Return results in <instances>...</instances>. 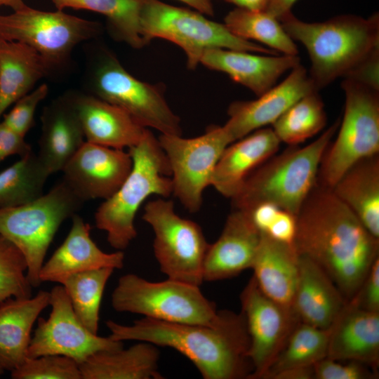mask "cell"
I'll return each mask as SVG.
<instances>
[{
	"label": "cell",
	"mask_w": 379,
	"mask_h": 379,
	"mask_svg": "<svg viewBox=\"0 0 379 379\" xmlns=\"http://www.w3.org/2000/svg\"><path fill=\"white\" fill-rule=\"evenodd\" d=\"M290 37L307 49L309 75L317 91L336 79L346 78L379 51V14L368 18L343 14L323 22H307L292 13L279 20Z\"/></svg>",
	"instance_id": "cell-3"
},
{
	"label": "cell",
	"mask_w": 379,
	"mask_h": 379,
	"mask_svg": "<svg viewBox=\"0 0 379 379\" xmlns=\"http://www.w3.org/2000/svg\"><path fill=\"white\" fill-rule=\"evenodd\" d=\"M11 372L13 379H81L79 364L62 355L27 357Z\"/></svg>",
	"instance_id": "cell-38"
},
{
	"label": "cell",
	"mask_w": 379,
	"mask_h": 379,
	"mask_svg": "<svg viewBox=\"0 0 379 379\" xmlns=\"http://www.w3.org/2000/svg\"><path fill=\"white\" fill-rule=\"evenodd\" d=\"M226 2L234 4L237 8H241L251 11H265L268 6L270 0H224Z\"/></svg>",
	"instance_id": "cell-47"
},
{
	"label": "cell",
	"mask_w": 379,
	"mask_h": 379,
	"mask_svg": "<svg viewBox=\"0 0 379 379\" xmlns=\"http://www.w3.org/2000/svg\"><path fill=\"white\" fill-rule=\"evenodd\" d=\"M92 59L87 71L90 94L121 107L145 128L182 135L180 119L167 103L161 86L135 78L106 50Z\"/></svg>",
	"instance_id": "cell-9"
},
{
	"label": "cell",
	"mask_w": 379,
	"mask_h": 379,
	"mask_svg": "<svg viewBox=\"0 0 379 379\" xmlns=\"http://www.w3.org/2000/svg\"><path fill=\"white\" fill-rule=\"evenodd\" d=\"M313 368L317 379H372L378 376L375 371L360 362L343 363L328 357L317 361Z\"/></svg>",
	"instance_id": "cell-40"
},
{
	"label": "cell",
	"mask_w": 379,
	"mask_h": 379,
	"mask_svg": "<svg viewBox=\"0 0 379 379\" xmlns=\"http://www.w3.org/2000/svg\"><path fill=\"white\" fill-rule=\"evenodd\" d=\"M296 220V251L317 263L350 301L379 258V239L331 189L317 182Z\"/></svg>",
	"instance_id": "cell-1"
},
{
	"label": "cell",
	"mask_w": 379,
	"mask_h": 379,
	"mask_svg": "<svg viewBox=\"0 0 379 379\" xmlns=\"http://www.w3.org/2000/svg\"><path fill=\"white\" fill-rule=\"evenodd\" d=\"M296 229V215L275 206L268 214L262 232L277 241L293 244Z\"/></svg>",
	"instance_id": "cell-41"
},
{
	"label": "cell",
	"mask_w": 379,
	"mask_h": 379,
	"mask_svg": "<svg viewBox=\"0 0 379 379\" xmlns=\"http://www.w3.org/2000/svg\"><path fill=\"white\" fill-rule=\"evenodd\" d=\"M3 6L11 8L13 11L23 9L27 6L23 0H0V7Z\"/></svg>",
	"instance_id": "cell-49"
},
{
	"label": "cell",
	"mask_w": 379,
	"mask_h": 379,
	"mask_svg": "<svg viewBox=\"0 0 379 379\" xmlns=\"http://www.w3.org/2000/svg\"><path fill=\"white\" fill-rule=\"evenodd\" d=\"M224 24L238 37L260 42L279 54H298L296 44L284 30L280 21L266 11L236 7L226 15Z\"/></svg>",
	"instance_id": "cell-32"
},
{
	"label": "cell",
	"mask_w": 379,
	"mask_h": 379,
	"mask_svg": "<svg viewBox=\"0 0 379 379\" xmlns=\"http://www.w3.org/2000/svg\"><path fill=\"white\" fill-rule=\"evenodd\" d=\"M146 0H52L57 10L91 11L106 17L113 37L133 48L147 44L141 29V13Z\"/></svg>",
	"instance_id": "cell-31"
},
{
	"label": "cell",
	"mask_w": 379,
	"mask_h": 379,
	"mask_svg": "<svg viewBox=\"0 0 379 379\" xmlns=\"http://www.w3.org/2000/svg\"><path fill=\"white\" fill-rule=\"evenodd\" d=\"M157 345L143 341L128 349L95 352L79 364L81 379H161Z\"/></svg>",
	"instance_id": "cell-28"
},
{
	"label": "cell",
	"mask_w": 379,
	"mask_h": 379,
	"mask_svg": "<svg viewBox=\"0 0 379 379\" xmlns=\"http://www.w3.org/2000/svg\"><path fill=\"white\" fill-rule=\"evenodd\" d=\"M318 92L301 98L272 124L281 142L298 145L324 128L327 117Z\"/></svg>",
	"instance_id": "cell-36"
},
{
	"label": "cell",
	"mask_w": 379,
	"mask_h": 379,
	"mask_svg": "<svg viewBox=\"0 0 379 379\" xmlns=\"http://www.w3.org/2000/svg\"><path fill=\"white\" fill-rule=\"evenodd\" d=\"M51 174L31 152L0 172V208L29 203L44 194Z\"/></svg>",
	"instance_id": "cell-33"
},
{
	"label": "cell",
	"mask_w": 379,
	"mask_h": 379,
	"mask_svg": "<svg viewBox=\"0 0 379 379\" xmlns=\"http://www.w3.org/2000/svg\"><path fill=\"white\" fill-rule=\"evenodd\" d=\"M114 270L103 267L79 272L68 277L61 284L77 318L94 334H98L104 290Z\"/></svg>",
	"instance_id": "cell-35"
},
{
	"label": "cell",
	"mask_w": 379,
	"mask_h": 379,
	"mask_svg": "<svg viewBox=\"0 0 379 379\" xmlns=\"http://www.w3.org/2000/svg\"><path fill=\"white\" fill-rule=\"evenodd\" d=\"M314 378L313 366L297 367L281 371L271 379H312Z\"/></svg>",
	"instance_id": "cell-45"
},
{
	"label": "cell",
	"mask_w": 379,
	"mask_h": 379,
	"mask_svg": "<svg viewBox=\"0 0 379 379\" xmlns=\"http://www.w3.org/2000/svg\"><path fill=\"white\" fill-rule=\"evenodd\" d=\"M27 265L22 252L0 234V303L8 298L32 297Z\"/></svg>",
	"instance_id": "cell-37"
},
{
	"label": "cell",
	"mask_w": 379,
	"mask_h": 379,
	"mask_svg": "<svg viewBox=\"0 0 379 379\" xmlns=\"http://www.w3.org/2000/svg\"><path fill=\"white\" fill-rule=\"evenodd\" d=\"M379 91V51L359 65L346 78Z\"/></svg>",
	"instance_id": "cell-44"
},
{
	"label": "cell",
	"mask_w": 379,
	"mask_h": 379,
	"mask_svg": "<svg viewBox=\"0 0 379 379\" xmlns=\"http://www.w3.org/2000/svg\"><path fill=\"white\" fill-rule=\"evenodd\" d=\"M330 331L299 321L263 379L284 370L313 366L326 357Z\"/></svg>",
	"instance_id": "cell-34"
},
{
	"label": "cell",
	"mask_w": 379,
	"mask_h": 379,
	"mask_svg": "<svg viewBox=\"0 0 379 379\" xmlns=\"http://www.w3.org/2000/svg\"><path fill=\"white\" fill-rule=\"evenodd\" d=\"M281 142L272 128L263 127L230 143L215 168L211 185L232 199L247 177L277 152Z\"/></svg>",
	"instance_id": "cell-23"
},
{
	"label": "cell",
	"mask_w": 379,
	"mask_h": 379,
	"mask_svg": "<svg viewBox=\"0 0 379 379\" xmlns=\"http://www.w3.org/2000/svg\"><path fill=\"white\" fill-rule=\"evenodd\" d=\"M298 0H270L265 10L279 20L291 12V8Z\"/></svg>",
	"instance_id": "cell-46"
},
{
	"label": "cell",
	"mask_w": 379,
	"mask_h": 379,
	"mask_svg": "<svg viewBox=\"0 0 379 379\" xmlns=\"http://www.w3.org/2000/svg\"><path fill=\"white\" fill-rule=\"evenodd\" d=\"M111 303L117 312L168 322L211 324L218 315L198 286L169 278L151 281L131 273L119 279Z\"/></svg>",
	"instance_id": "cell-10"
},
{
	"label": "cell",
	"mask_w": 379,
	"mask_h": 379,
	"mask_svg": "<svg viewBox=\"0 0 379 379\" xmlns=\"http://www.w3.org/2000/svg\"><path fill=\"white\" fill-rule=\"evenodd\" d=\"M50 70L33 48L0 39V119L10 106L30 92Z\"/></svg>",
	"instance_id": "cell-30"
},
{
	"label": "cell",
	"mask_w": 379,
	"mask_h": 379,
	"mask_svg": "<svg viewBox=\"0 0 379 379\" xmlns=\"http://www.w3.org/2000/svg\"><path fill=\"white\" fill-rule=\"evenodd\" d=\"M347 304L327 274L309 258L300 255L292 309L300 322L330 328Z\"/></svg>",
	"instance_id": "cell-24"
},
{
	"label": "cell",
	"mask_w": 379,
	"mask_h": 379,
	"mask_svg": "<svg viewBox=\"0 0 379 379\" xmlns=\"http://www.w3.org/2000/svg\"><path fill=\"white\" fill-rule=\"evenodd\" d=\"M240 301L250 340L248 356L253 371L248 378L263 379L300 321L291 307L264 294L253 276L241 291Z\"/></svg>",
	"instance_id": "cell-15"
},
{
	"label": "cell",
	"mask_w": 379,
	"mask_h": 379,
	"mask_svg": "<svg viewBox=\"0 0 379 379\" xmlns=\"http://www.w3.org/2000/svg\"><path fill=\"white\" fill-rule=\"evenodd\" d=\"M48 93V86L46 84L39 85L16 101L13 108L3 115L1 121L12 131L25 137L33 126L37 106Z\"/></svg>",
	"instance_id": "cell-39"
},
{
	"label": "cell",
	"mask_w": 379,
	"mask_h": 379,
	"mask_svg": "<svg viewBox=\"0 0 379 379\" xmlns=\"http://www.w3.org/2000/svg\"><path fill=\"white\" fill-rule=\"evenodd\" d=\"M4 369L1 367V366L0 365V375H1V373H3V371Z\"/></svg>",
	"instance_id": "cell-50"
},
{
	"label": "cell",
	"mask_w": 379,
	"mask_h": 379,
	"mask_svg": "<svg viewBox=\"0 0 379 379\" xmlns=\"http://www.w3.org/2000/svg\"><path fill=\"white\" fill-rule=\"evenodd\" d=\"M140 23L147 44L157 38L175 44L186 54L187 67L190 69L197 68L201 55L209 48L279 55L260 44L238 37L224 23L211 20L196 10L169 5L159 0L145 1Z\"/></svg>",
	"instance_id": "cell-7"
},
{
	"label": "cell",
	"mask_w": 379,
	"mask_h": 379,
	"mask_svg": "<svg viewBox=\"0 0 379 379\" xmlns=\"http://www.w3.org/2000/svg\"><path fill=\"white\" fill-rule=\"evenodd\" d=\"M340 121L338 119L309 145H289L258 166L231 199L233 208L248 211L270 203L297 215L317 182L321 160Z\"/></svg>",
	"instance_id": "cell-4"
},
{
	"label": "cell",
	"mask_w": 379,
	"mask_h": 379,
	"mask_svg": "<svg viewBox=\"0 0 379 379\" xmlns=\"http://www.w3.org/2000/svg\"><path fill=\"white\" fill-rule=\"evenodd\" d=\"M48 305L50 291H46L0 303V365L4 369L12 371L27 358L32 327Z\"/></svg>",
	"instance_id": "cell-27"
},
{
	"label": "cell",
	"mask_w": 379,
	"mask_h": 379,
	"mask_svg": "<svg viewBox=\"0 0 379 379\" xmlns=\"http://www.w3.org/2000/svg\"><path fill=\"white\" fill-rule=\"evenodd\" d=\"M133 166L128 152L86 141L62 170L64 181L84 201L112 197Z\"/></svg>",
	"instance_id": "cell-16"
},
{
	"label": "cell",
	"mask_w": 379,
	"mask_h": 379,
	"mask_svg": "<svg viewBox=\"0 0 379 379\" xmlns=\"http://www.w3.org/2000/svg\"><path fill=\"white\" fill-rule=\"evenodd\" d=\"M67 94L88 142L129 149L141 140L148 129L121 107L88 93Z\"/></svg>",
	"instance_id": "cell-19"
},
{
	"label": "cell",
	"mask_w": 379,
	"mask_h": 379,
	"mask_svg": "<svg viewBox=\"0 0 379 379\" xmlns=\"http://www.w3.org/2000/svg\"><path fill=\"white\" fill-rule=\"evenodd\" d=\"M347 302L366 311L379 312V258L373 263L356 295Z\"/></svg>",
	"instance_id": "cell-42"
},
{
	"label": "cell",
	"mask_w": 379,
	"mask_h": 379,
	"mask_svg": "<svg viewBox=\"0 0 379 379\" xmlns=\"http://www.w3.org/2000/svg\"><path fill=\"white\" fill-rule=\"evenodd\" d=\"M31 152V146L25 141V137L0 121V162L9 156L18 154L22 157Z\"/></svg>",
	"instance_id": "cell-43"
},
{
	"label": "cell",
	"mask_w": 379,
	"mask_h": 379,
	"mask_svg": "<svg viewBox=\"0 0 379 379\" xmlns=\"http://www.w3.org/2000/svg\"><path fill=\"white\" fill-rule=\"evenodd\" d=\"M41 121V133L37 154L51 175L62 171L86 139L67 93L44 107Z\"/></svg>",
	"instance_id": "cell-25"
},
{
	"label": "cell",
	"mask_w": 379,
	"mask_h": 379,
	"mask_svg": "<svg viewBox=\"0 0 379 379\" xmlns=\"http://www.w3.org/2000/svg\"><path fill=\"white\" fill-rule=\"evenodd\" d=\"M84 202L62 180L29 203L0 208V234L23 254L27 265V277L32 288L41 284L39 272L57 231Z\"/></svg>",
	"instance_id": "cell-6"
},
{
	"label": "cell",
	"mask_w": 379,
	"mask_h": 379,
	"mask_svg": "<svg viewBox=\"0 0 379 379\" xmlns=\"http://www.w3.org/2000/svg\"><path fill=\"white\" fill-rule=\"evenodd\" d=\"M344 114L320 162L317 184L332 189L356 162L379 153V91L344 79Z\"/></svg>",
	"instance_id": "cell-8"
},
{
	"label": "cell",
	"mask_w": 379,
	"mask_h": 379,
	"mask_svg": "<svg viewBox=\"0 0 379 379\" xmlns=\"http://www.w3.org/2000/svg\"><path fill=\"white\" fill-rule=\"evenodd\" d=\"M200 64L226 74L259 96L274 86L285 72L300 64V60L298 55L209 48L201 55Z\"/></svg>",
	"instance_id": "cell-20"
},
{
	"label": "cell",
	"mask_w": 379,
	"mask_h": 379,
	"mask_svg": "<svg viewBox=\"0 0 379 379\" xmlns=\"http://www.w3.org/2000/svg\"><path fill=\"white\" fill-rule=\"evenodd\" d=\"M50 305L49 317L37 319V327L30 340L27 357L62 355L80 364L98 351L123 347L122 341L114 340L109 336H99L83 325L61 284L50 291Z\"/></svg>",
	"instance_id": "cell-14"
},
{
	"label": "cell",
	"mask_w": 379,
	"mask_h": 379,
	"mask_svg": "<svg viewBox=\"0 0 379 379\" xmlns=\"http://www.w3.org/2000/svg\"><path fill=\"white\" fill-rule=\"evenodd\" d=\"M142 218L154 232V253L161 271L169 279L200 286L209 245L201 227L178 215L174 202L163 197L148 201Z\"/></svg>",
	"instance_id": "cell-11"
},
{
	"label": "cell",
	"mask_w": 379,
	"mask_h": 379,
	"mask_svg": "<svg viewBox=\"0 0 379 379\" xmlns=\"http://www.w3.org/2000/svg\"><path fill=\"white\" fill-rule=\"evenodd\" d=\"M109 335L118 341H143L173 348L190 360L204 379L248 378L249 335L243 314L218 310L211 324H185L144 317L131 325L108 320Z\"/></svg>",
	"instance_id": "cell-2"
},
{
	"label": "cell",
	"mask_w": 379,
	"mask_h": 379,
	"mask_svg": "<svg viewBox=\"0 0 379 379\" xmlns=\"http://www.w3.org/2000/svg\"><path fill=\"white\" fill-rule=\"evenodd\" d=\"M159 145L168 161L173 194L190 213L198 212L217 163L231 142L223 126H211L197 137L161 134Z\"/></svg>",
	"instance_id": "cell-13"
},
{
	"label": "cell",
	"mask_w": 379,
	"mask_h": 379,
	"mask_svg": "<svg viewBox=\"0 0 379 379\" xmlns=\"http://www.w3.org/2000/svg\"><path fill=\"white\" fill-rule=\"evenodd\" d=\"M331 190L379 239V154L356 162Z\"/></svg>",
	"instance_id": "cell-29"
},
{
	"label": "cell",
	"mask_w": 379,
	"mask_h": 379,
	"mask_svg": "<svg viewBox=\"0 0 379 379\" xmlns=\"http://www.w3.org/2000/svg\"><path fill=\"white\" fill-rule=\"evenodd\" d=\"M91 227L75 213L72 217L70 230L39 272L41 282H57L61 284L68 277L82 272L103 267L121 269L124 253L102 251L90 235Z\"/></svg>",
	"instance_id": "cell-21"
},
{
	"label": "cell",
	"mask_w": 379,
	"mask_h": 379,
	"mask_svg": "<svg viewBox=\"0 0 379 379\" xmlns=\"http://www.w3.org/2000/svg\"><path fill=\"white\" fill-rule=\"evenodd\" d=\"M327 357L364 364L377 371L379 365V312L350 302L330 328Z\"/></svg>",
	"instance_id": "cell-22"
},
{
	"label": "cell",
	"mask_w": 379,
	"mask_h": 379,
	"mask_svg": "<svg viewBox=\"0 0 379 379\" xmlns=\"http://www.w3.org/2000/svg\"><path fill=\"white\" fill-rule=\"evenodd\" d=\"M100 25L63 12L29 7L0 15V39L25 44L52 70L63 65L80 43L98 36Z\"/></svg>",
	"instance_id": "cell-12"
},
{
	"label": "cell",
	"mask_w": 379,
	"mask_h": 379,
	"mask_svg": "<svg viewBox=\"0 0 379 379\" xmlns=\"http://www.w3.org/2000/svg\"><path fill=\"white\" fill-rule=\"evenodd\" d=\"M181 1L188 6L195 9L201 13L212 16L214 14V8L212 0H177Z\"/></svg>",
	"instance_id": "cell-48"
},
{
	"label": "cell",
	"mask_w": 379,
	"mask_h": 379,
	"mask_svg": "<svg viewBox=\"0 0 379 379\" xmlns=\"http://www.w3.org/2000/svg\"><path fill=\"white\" fill-rule=\"evenodd\" d=\"M260 239L261 232L249 212L233 208L219 238L208 246L203 263L204 281L232 278L251 268Z\"/></svg>",
	"instance_id": "cell-18"
},
{
	"label": "cell",
	"mask_w": 379,
	"mask_h": 379,
	"mask_svg": "<svg viewBox=\"0 0 379 379\" xmlns=\"http://www.w3.org/2000/svg\"><path fill=\"white\" fill-rule=\"evenodd\" d=\"M128 152L133 161L129 174L95 213L97 228L106 232L107 242L118 251L126 249L136 237L135 218L145 201L152 195L167 198L173 194L168 161L149 129Z\"/></svg>",
	"instance_id": "cell-5"
},
{
	"label": "cell",
	"mask_w": 379,
	"mask_h": 379,
	"mask_svg": "<svg viewBox=\"0 0 379 379\" xmlns=\"http://www.w3.org/2000/svg\"><path fill=\"white\" fill-rule=\"evenodd\" d=\"M316 89L308 72L299 64L277 85L253 100L234 101L227 109L223 126L231 142L272 124L293 104Z\"/></svg>",
	"instance_id": "cell-17"
},
{
	"label": "cell",
	"mask_w": 379,
	"mask_h": 379,
	"mask_svg": "<svg viewBox=\"0 0 379 379\" xmlns=\"http://www.w3.org/2000/svg\"><path fill=\"white\" fill-rule=\"evenodd\" d=\"M299 259L294 244L277 241L261 232L251 269L262 292L275 302L291 307L298 278Z\"/></svg>",
	"instance_id": "cell-26"
}]
</instances>
